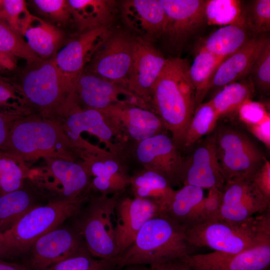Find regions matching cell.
<instances>
[{
	"label": "cell",
	"mask_w": 270,
	"mask_h": 270,
	"mask_svg": "<svg viewBox=\"0 0 270 270\" xmlns=\"http://www.w3.org/2000/svg\"><path fill=\"white\" fill-rule=\"evenodd\" d=\"M135 41L136 38L126 34L112 32L84 68H88V70L83 71L126 88Z\"/></svg>",
	"instance_id": "cell-10"
},
{
	"label": "cell",
	"mask_w": 270,
	"mask_h": 270,
	"mask_svg": "<svg viewBox=\"0 0 270 270\" xmlns=\"http://www.w3.org/2000/svg\"><path fill=\"white\" fill-rule=\"evenodd\" d=\"M72 18L82 32L108 27L114 20L116 2L110 0H68Z\"/></svg>",
	"instance_id": "cell-26"
},
{
	"label": "cell",
	"mask_w": 270,
	"mask_h": 270,
	"mask_svg": "<svg viewBox=\"0 0 270 270\" xmlns=\"http://www.w3.org/2000/svg\"><path fill=\"white\" fill-rule=\"evenodd\" d=\"M31 248L30 263L35 270H44L70 257L89 252L74 228L58 227L39 238Z\"/></svg>",
	"instance_id": "cell-14"
},
{
	"label": "cell",
	"mask_w": 270,
	"mask_h": 270,
	"mask_svg": "<svg viewBox=\"0 0 270 270\" xmlns=\"http://www.w3.org/2000/svg\"><path fill=\"white\" fill-rule=\"evenodd\" d=\"M80 156L90 177L108 181L122 192L129 184L127 159L123 156L92 146L82 151Z\"/></svg>",
	"instance_id": "cell-25"
},
{
	"label": "cell",
	"mask_w": 270,
	"mask_h": 270,
	"mask_svg": "<svg viewBox=\"0 0 270 270\" xmlns=\"http://www.w3.org/2000/svg\"><path fill=\"white\" fill-rule=\"evenodd\" d=\"M254 91V86L252 81L236 82L224 86L208 102L220 119L236 114L244 102L251 100Z\"/></svg>",
	"instance_id": "cell-30"
},
{
	"label": "cell",
	"mask_w": 270,
	"mask_h": 270,
	"mask_svg": "<svg viewBox=\"0 0 270 270\" xmlns=\"http://www.w3.org/2000/svg\"><path fill=\"white\" fill-rule=\"evenodd\" d=\"M126 154L143 168L162 176L171 185L180 182L184 158L172 138L164 133L130 146Z\"/></svg>",
	"instance_id": "cell-11"
},
{
	"label": "cell",
	"mask_w": 270,
	"mask_h": 270,
	"mask_svg": "<svg viewBox=\"0 0 270 270\" xmlns=\"http://www.w3.org/2000/svg\"><path fill=\"white\" fill-rule=\"evenodd\" d=\"M196 142L189 155L184 158L180 182L202 189L216 187L222 190L226 180L212 139L208 135Z\"/></svg>",
	"instance_id": "cell-15"
},
{
	"label": "cell",
	"mask_w": 270,
	"mask_h": 270,
	"mask_svg": "<svg viewBox=\"0 0 270 270\" xmlns=\"http://www.w3.org/2000/svg\"><path fill=\"white\" fill-rule=\"evenodd\" d=\"M103 110L110 116L128 148L166 130L159 116L150 109L122 102Z\"/></svg>",
	"instance_id": "cell-13"
},
{
	"label": "cell",
	"mask_w": 270,
	"mask_h": 270,
	"mask_svg": "<svg viewBox=\"0 0 270 270\" xmlns=\"http://www.w3.org/2000/svg\"><path fill=\"white\" fill-rule=\"evenodd\" d=\"M122 192L112 196H92L85 208L81 210L74 228L84 239L94 258H110L119 256L112 220L117 202Z\"/></svg>",
	"instance_id": "cell-7"
},
{
	"label": "cell",
	"mask_w": 270,
	"mask_h": 270,
	"mask_svg": "<svg viewBox=\"0 0 270 270\" xmlns=\"http://www.w3.org/2000/svg\"><path fill=\"white\" fill-rule=\"evenodd\" d=\"M205 14L209 25L245 26L241 2L236 0H206Z\"/></svg>",
	"instance_id": "cell-36"
},
{
	"label": "cell",
	"mask_w": 270,
	"mask_h": 270,
	"mask_svg": "<svg viewBox=\"0 0 270 270\" xmlns=\"http://www.w3.org/2000/svg\"><path fill=\"white\" fill-rule=\"evenodd\" d=\"M247 128L256 138L264 143L268 148H270V116Z\"/></svg>",
	"instance_id": "cell-47"
},
{
	"label": "cell",
	"mask_w": 270,
	"mask_h": 270,
	"mask_svg": "<svg viewBox=\"0 0 270 270\" xmlns=\"http://www.w3.org/2000/svg\"><path fill=\"white\" fill-rule=\"evenodd\" d=\"M125 24L150 42L164 34L166 26L165 12L159 0H126L120 4Z\"/></svg>",
	"instance_id": "cell-23"
},
{
	"label": "cell",
	"mask_w": 270,
	"mask_h": 270,
	"mask_svg": "<svg viewBox=\"0 0 270 270\" xmlns=\"http://www.w3.org/2000/svg\"><path fill=\"white\" fill-rule=\"evenodd\" d=\"M166 16L165 34L180 46L206 20V0H159Z\"/></svg>",
	"instance_id": "cell-22"
},
{
	"label": "cell",
	"mask_w": 270,
	"mask_h": 270,
	"mask_svg": "<svg viewBox=\"0 0 270 270\" xmlns=\"http://www.w3.org/2000/svg\"><path fill=\"white\" fill-rule=\"evenodd\" d=\"M124 270H148L144 265H132L127 266L124 268Z\"/></svg>",
	"instance_id": "cell-53"
},
{
	"label": "cell",
	"mask_w": 270,
	"mask_h": 270,
	"mask_svg": "<svg viewBox=\"0 0 270 270\" xmlns=\"http://www.w3.org/2000/svg\"><path fill=\"white\" fill-rule=\"evenodd\" d=\"M148 270H192L182 258L149 266Z\"/></svg>",
	"instance_id": "cell-48"
},
{
	"label": "cell",
	"mask_w": 270,
	"mask_h": 270,
	"mask_svg": "<svg viewBox=\"0 0 270 270\" xmlns=\"http://www.w3.org/2000/svg\"><path fill=\"white\" fill-rule=\"evenodd\" d=\"M0 51L18 57L30 64L42 60L30 48L22 35L0 18Z\"/></svg>",
	"instance_id": "cell-37"
},
{
	"label": "cell",
	"mask_w": 270,
	"mask_h": 270,
	"mask_svg": "<svg viewBox=\"0 0 270 270\" xmlns=\"http://www.w3.org/2000/svg\"><path fill=\"white\" fill-rule=\"evenodd\" d=\"M226 58L216 56L200 48L188 69L190 80L194 90L195 110L202 104L210 90L217 68Z\"/></svg>",
	"instance_id": "cell-29"
},
{
	"label": "cell",
	"mask_w": 270,
	"mask_h": 270,
	"mask_svg": "<svg viewBox=\"0 0 270 270\" xmlns=\"http://www.w3.org/2000/svg\"><path fill=\"white\" fill-rule=\"evenodd\" d=\"M16 66V61L14 57L0 51V68L12 70Z\"/></svg>",
	"instance_id": "cell-50"
},
{
	"label": "cell",
	"mask_w": 270,
	"mask_h": 270,
	"mask_svg": "<svg viewBox=\"0 0 270 270\" xmlns=\"http://www.w3.org/2000/svg\"><path fill=\"white\" fill-rule=\"evenodd\" d=\"M118 256L96 259L89 252L66 258L44 270H120Z\"/></svg>",
	"instance_id": "cell-38"
},
{
	"label": "cell",
	"mask_w": 270,
	"mask_h": 270,
	"mask_svg": "<svg viewBox=\"0 0 270 270\" xmlns=\"http://www.w3.org/2000/svg\"><path fill=\"white\" fill-rule=\"evenodd\" d=\"M222 190L213 187L196 208L184 228L218 218L222 203Z\"/></svg>",
	"instance_id": "cell-39"
},
{
	"label": "cell",
	"mask_w": 270,
	"mask_h": 270,
	"mask_svg": "<svg viewBox=\"0 0 270 270\" xmlns=\"http://www.w3.org/2000/svg\"><path fill=\"white\" fill-rule=\"evenodd\" d=\"M1 0H0V2Z\"/></svg>",
	"instance_id": "cell-54"
},
{
	"label": "cell",
	"mask_w": 270,
	"mask_h": 270,
	"mask_svg": "<svg viewBox=\"0 0 270 270\" xmlns=\"http://www.w3.org/2000/svg\"><path fill=\"white\" fill-rule=\"evenodd\" d=\"M60 115L62 116V123H59L79 152L86 150L90 144L80 136L86 132L97 136L109 151L125 157V144L104 110L82 107L72 99Z\"/></svg>",
	"instance_id": "cell-9"
},
{
	"label": "cell",
	"mask_w": 270,
	"mask_h": 270,
	"mask_svg": "<svg viewBox=\"0 0 270 270\" xmlns=\"http://www.w3.org/2000/svg\"><path fill=\"white\" fill-rule=\"evenodd\" d=\"M36 206L30 192L23 187L0 196V232L9 230Z\"/></svg>",
	"instance_id": "cell-32"
},
{
	"label": "cell",
	"mask_w": 270,
	"mask_h": 270,
	"mask_svg": "<svg viewBox=\"0 0 270 270\" xmlns=\"http://www.w3.org/2000/svg\"><path fill=\"white\" fill-rule=\"evenodd\" d=\"M166 61L150 42L136 38L127 89L150 106L152 88Z\"/></svg>",
	"instance_id": "cell-18"
},
{
	"label": "cell",
	"mask_w": 270,
	"mask_h": 270,
	"mask_svg": "<svg viewBox=\"0 0 270 270\" xmlns=\"http://www.w3.org/2000/svg\"><path fill=\"white\" fill-rule=\"evenodd\" d=\"M0 270H30L27 268L14 262L0 259Z\"/></svg>",
	"instance_id": "cell-51"
},
{
	"label": "cell",
	"mask_w": 270,
	"mask_h": 270,
	"mask_svg": "<svg viewBox=\"0 0 270 270\" xmlns=\"http://www.w3.org/2000/svg\"><path fill=\"white\" fill-rule=\"evenodd\" d=\"M218 120L217 113L209 102L200 104L194 110L187 128L183 148H190L203 136L211 134Z\"/></svg>",
	"instance_id": "cell-34"
},
{
	"label": "cell",
	"mask_w": 270,
	"mask_h": 270,
	"mask_svg": "<svg viewBox=\"0 0 270 270\" xmlns=\"http://www.w3.org/2000/svg\"><path fill=\"white\" fill-rule=\"evenodd\" d=\"M189 66L180 58L167 59L152 88L150 106L160 118L177 147L183 148L185 134L194 110V90Z\"/></svg>",
	"instance_id": "cell-1"
},
{
	"label": "cell",
	"mask_w": 270,
	"mask_h": 270,
	"mask_svg": "<svg viewBox=\"0 0 270 270\" xmlns=\"http://www.w3.org/2000/svg\"><path fill=\"white\" fill-rule=\"evenodd\" d=\"M72 96L80 106L100 110L122 102L149 108L126 88L85 71L73 80Z\"/></svg>",
	"instance_id": "cell-12"
},
{
	"label": "cell",
	"mask_w": 270,
	"mask_h": 270,
	"mask_svg": "<svg viewBox=\"0 0 270 270\" xmlns=\"http://www.w3.org/2000/svg\"><path fill=\"white\" fill-rule=\"evenodd\" d=\"M250 74L252 83L262 92L269 90L270 87V42L268 38L260 55L254 62Z\"/></svg>",
	"instance_id": "cell-42"
},
{
	"label": "cell",
	"mask_w": 270,
	"mask_h": 270,
	"mask_svg": "<svg viewBox=\"0 0 270 270\" xmlns=\"http://www.w3.org/2000/svg\"><path fill=\"white\" fill-rule=\"evenodd\" d=\"M112 32L108 27L82 32L54 56L57 67L73 81L83 72L96 51Z\"/></svg>",
	"instance_id": "cell-21"
},
{
	"label": "cell",
	"mask_w": 270,
	"mask_h": 270,
	"mask_svg": "<svg viewBox=\"0 0 270 270\" xmlns=\"http://www.w3.org/2000/svg\"><path fill=\"white\" fill-rule=\"evenodd\" d=\"M30 15L24 0H1L0 18L20 34Z\"/></svg>",
	"instance_id": "cell-41"
},
{
	"label": "cell",
	"mask_w": 270,
	"mask_h": 270,
	"mask_svg": "<svg viewBox=\"0 0 270 270\" xmlns=\"http://www.w3.org/2000/svg\"><path fill=\"white\" fill-rule=\"evenodd\" d=\"M88 198L50 202L45 206L37 205L30 210L9 230L2 232L12 254L26 251L39 238L59 227L68 218L77 216Z\"/></svg>",
	"instance_id": "cell-6"
},
{
	"label": "cell",
	"mask_w": 270,
	"mask_h": 270,
	"mask_svg": "<svg viewBox=\"0 0 270 270\" xmlns=\"http://www.w3.org/2000/svg\"><path fill=\"white\" fill-rule=\"evenodd\" d=\"M192 246L238 254L257 244L270 242V220L260 215L240 222L214 218L184 228Z\"/></svg>",
	"instance_id": "cell-4"
},
{
	"label": "cell",
	"mask_w": 270,
	"mask_h": 270,
	"mask_svg": "<svg viewBox=\"0 0 270 270\" xmlns=\"http://www.w3.org/2000/svg\"><path fill=\"white\" fill-rule=\"evenodd\" d=\"M268 39L262 37L251 38L224 59L213 75L209 90H220L226 85L236 82L249 74Z\"/></svg>",
	"instance_id": "cell-24"
},
{
	"label": "cell",
	"mask_w": 270,
	"mask_h": 270,
	"mask_svg": "<svg viewBox=\"0 0 270 270\" xmlns=\"http://www.w3.org/2000/svg\"><path fill=\"white\" fill-rule=\"evenodd\" d=\"M48 158L50 172L54 178V183L48 188L52 192L50 202L90 198L91 177L82 163L60 158Z\"/></svg>",
	"instance_id": "cell-20"
},
{
	"label": "cell",
	"mask_w": 270,
	"mask_h": 270,
	"mask_svg": "<svg viewBox=\"0 0 270 270\" xmlns=\"http://www.w3.org/2000/svg\"><path fill=\"white\" fill-rule=\"evenodd\" d=\"M27 104L14 84L0 76V112L22 116ZM23 116V115H22Z\"/></svg>",
	"instance_id": "cell-40"
},
{
	"label": "cell",
	"mask_w": 270,
	"mask_h": 270,
	"mask_svg": "<svg viewBox=\"0 0 270 270\" xmlns=\"http://www.w3.org/2000/svg\"><path fill=\"white\" fill-rule=\"evenodd\" d=\"M209 136L226 182L251 180L266 158L248 136L227 126H216Z\"/></svg>",
	"instance_id": "cell-8"
},
{
	"label": "cell",
	"mask_w": 270,
	"mask_h": 270,
	"mask_svg": "<svg viewBox=\"0 0 270 270\" xmlns=\"http://www.w3.org/2000/svg\"><path fill=\"white\" fill-rule=\"evenodd\" d=\"M28 65L20 84H15L26 104L46 116L60 114L72 98V80L58 69L53 58Z\"/></svg>",
	"instance_id": "cell-5"
},
{
	"label": "cell",
	"mask_w": 270,
	"mask_h": 270,
	"mask_svg": "<svg viewBox=\"0 0 270 270\" xmlns=\"http://www.w3.org/2000/svg\"><path fill=\"white\" fill-rule=\"evenodd\" d=\"M204 198V189L192 185H184L174 191L163 214L184 228Z\"/></svg>",
	"instance_id": "cell-33"
},
{
	"label": "cell",
	"mask_w": 270,
	"mask_h": 270,
	"mask_svg": "<svg viewBox=\"0 0 270 270\" xmlns=\"http://www.w3.org/2000/svg\"><path fill=\"white\" fill-rule=\"evenodd\" d=\"M191 248L184 228L161 214L144 224L132 244L118 256V266L158 264L190 254Z\"/></svg>",
	"instance_id": "cell-3"
},
{
	"label": "cell",
	"mask_w": 270,
	"mask_h": 270,
	"mask_svg": "<svg viewBox=\"0 0 270 270\" xmlns=\"http://www.w3.org/2000/svg\"><path fill=\"white\" fill-rule=\"evenodd\" d=\"M244 26L229 24L222 26L208 37L200 48L219 57L227 58L249 40Z\"/></svg>",
	"instance_id": "cell-31"
},
{
	"label": "cell",
	"mask_w": 270,
	"mask_h": 270,
	"mask_svg": "<svg viewBox=\"0 0 270 270\" xmlns=\"http://www.w3.org/2000/svg\"><path fill=\"white\" fill-rule=\"evenodd\" d=\"M120 196L116 207V220L114 228L119 256L132 244L145 222L162 214L160 206L154 200Z\"/></svg>",
	"instance_id": "cell-17"
},
{
	"label": "cell",
	"mask_w": 270,
	"mask_h": 270,
	"mask_svg": "<svg viewBox=\"0 0 270 270\" xmlns=\"http://www.w3.org/2000/svg\"><path fill=\"white\" fill-rule=\"evenodd\" d=\"M251 181L264 198L270 202V162L268 160L265 158Z\"/></svg>",
	"instance_id": "cell-46"
},
{
	"label": "cell",
	"mask_w": 270,
	"mask_h": 270,
	"mask_svg": "<svg viewBox=\"0 0 270 270\" xmlns=\"http://www.w3.org/2000/svg\"><path fill=\"white\" fill-rule=\"evenodd\" d=\"M20 116L0 112V150L6 142L12 123Z\"/></svg>",
	"instance_id": "cell-49"
},
{
	"label": "cell",
	"mask_w": 270,
	"mask_h": 270,
	"mask_svg": "<svg viewBox=\"0 0 270 270\" xmlns=\"http://www.w3.org/2000/svg\"><path fill=\"white\" fill-rule=\"evenodd\" d=\"M236 114L247 128L270 116L263 104L252 100L244 102L238 109Z\"/></svg>",
	"instance_id": "cell-45"
},
{
	"label": "cell",
	"mask_w": 270,
	"mask_h": 270,
	"mask_svg": "<svg viewBox=\"0 0 270 270\" xmlns=\"http://www.w3.org/2000/svg\"><path fill=\"white\" fill-rule=\"evenodd\" d=\"M0 150L23 161L40 157L74 161L76 156H80L58 121L36 116L17 118Z\"/></svg>",
	"instance_id": "cell-2"
},
{
	"label": "cell",
	"mask_w": 270,
	"mask_h": 270,
	"mask_svg": "<svg viewBox=\"0 0 270 270\" xmlns=\"http://www.w3.org/2000/svg\"><path fill=\"white\" fill-rule=\"evenodd\" d=\"M32 3L40 12L54 22L64 24L72 18L68 0H34Z\"/></svg>",
	"instance_id": "cell-43"
},
{
	"label": "cell",
	"mask_w": 270,
	"mask_h": 270,
	"mask_svg": "<svg viewBox=\"0 0 270 270\" xmlns=\"http://www.w3.org/2000/svg\"><path fill=\"white\" fill-rule=\"evenodd\" d=\"M268 202L251 180L226 182L222 189V203L218 218L240 222L254 217L258 212L270 208Z\"/></svg>",
	"instance_id": "cell-19"
},
{
	"label": "cell",
	"mask_w": 270,
	"mask_h": 270,
	"mask_svg": "<svg viewBox=\"0 0 270 270\" xmlns=\"http://www.w3.org/2000/svg\"><path fill=\"white\" fill-rule=\"evenodd\" d=\"M248 24L256 33L266 32L270 28V0H258L250 8Z\"/></svg>",
	"instance_id": "cell-44"
},
{
	"label": "cell",
	"mask_w": 270,
	"mask_h": 270,
	"mask_svg": "<svg viewBox=\"0 0 270 270\" xmlns=\"http://www.w3.org/2000/svg\"><path fill=\"white\" fill-rule=\"evenodd\" d=\"M12 255L11 252L6 244L2 233L0 232V259L3 260Z\"/></svg>",
	"instance_id": "cell-52"
},
{
	"label": "cell",
	"mask_w": 270,
	"mask_h": 270,
	"mask_svg": "<svg viewBox=\"0 0 270 270\" xmlns=\"http://www.w3.org/2000/svg\"><path fill=\"white\" fill-rule=\"evenodd\" d=\"M28 175L24 161L0 150V196L22 188Z\"/></svg>",
	"instance_id": "cell-35"
},
{
	"label": "cell",
	"mask_w": 270,
	"mask_h": 270,
	"mask_svg": "<svg viewBox=\"0 0 270 270\" xmlns=\"http://www.w3.org/2000/svg\"><path fill=\"white\" fill-rule=\"evenodd\" d=\"M20 34L31 50L42 60L55 56L62 40V34L57 28L32 14Z\"/></svg>",
	"instance_id": "cell-27"
},
{
	"label": "cell",
	"mask_w": 270,
	"mask_h": 270,
	"mask_svg": "<svg viewBox=\"0 0 270 270\" xmlns=\"http://www.w3.org/2000/svg\"><path fill=\"white\" fill-rule=\"evenodd\" d=\"M192 270H268L270 242H264L238 254L214 251L182 257Z\"/></svg>",
	"instance_id": "cell-16"
},
{
	"label": "cell",
	"mask_w": 270,
	"mask_h": 270,
	"mask_svg": "<svg viewBox=\"0 0 270 270\" xmlns=\"http://www.w3.org/2000/svg\"><path fill=\"white\" fill-rule=\"evenodd\" d=\"M136 198L156 202L164 214L175 190L162 176L144 168L130 176V184Z\"/></svg>",
	"instance_id": "cell-28"
}]
</instances>
